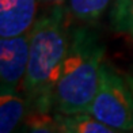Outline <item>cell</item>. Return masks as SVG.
I'll use <instances>...</instances> for the list:
<instances>
[{
	"instance_id": "6da1fadb",
	"label": "cell",
	"mask_w": 133,
	"mask_h": 133,
	"mask_svg": "<svg viewBox=\"0 0 133 133\" xmlns=\"http://www.w3.org/2000/svg\"><path fill=\"white\" fill-rule=\"evenodd\" d=\"M66 10L58 5L35 18L30 27V54L22 91L29 110H54V94L68 49Z\"/></svg>"
},
{
	"instance_id": "7a4b0ae2",
	"label": "cell",
	"mask_w": 133,
	"mask_h": 133,
	"mask_svg": "<svg viewBox=\"0 0 133 133\" xmlns=\"http://www.w3.org/2000/svg\"><path fill=\"white\" fill-rule=\"evenodd\" d=\"M105 45L92 25L69 29L68 49L54 94V111L75 114L88 111L95 96Z\"/></svg>"
},
{
	"instance_id": "3957f363",
	"label": "cell",
	"mask_w": 133,
	"mask_h": 133,
	"mask_svg": "<svg viewBox=\"0 0 133 133\" xmlns=\"http://www.w3.org/2000/svg\"><path fill=\"white\" fill-rule=\"evenodd\" d=\"M95 118L116 132H133V94L124 75L102 63L95 96L88 109Z\"/></svg>"
},
{
	"instance_id": "277c9868",
	"label": "cell",
	"mask_w": 133,
	"mask_h": 133,
	"mask_svg": "<svg viewBox=\"0 0 133 133\" xmlns=\"http://www.w3.org/2000/svg\"><path fill=\"white\" fill-rule=\"evenodd\" d=\"M30 54V30L0 38V88L18 90L25 79Z\"/></svg>"
},
{
	"instance_id": "5b68a950",
	"label": "cell",
	"mask_w": 133,
	"mask_h": 133,
	"mask_svg": "<svg viewBox=\"0 0 133 133\" xmlns=\"http://www.w3.org/2000/svg\"><path fill=\"white\" fill-rule=\"evenodd\" d=\"M37 7L38 0H0V38L29 31Z\"/></svg>"
},
{
	"instance_id": "8992f818",
	"label": "cell",
	"mask_w": 133,
	"mask_h": 133,
	"mask_svg": "<svg viewBox=\"0 0 133 133\" xmlns=\"http://www.w3.org/2000/svg\"><path fill=\"white\" fill-rule=\"evenodd\" d=\"M27 114V102L15 88H0V132L11 133Z\"/></svg>"
},
{
	"instance_id": "52a82bcc",
	"label": "cell",
	"mask_w": 133,
	"mask_h": 133,
	"mask_svg": "<svg viewBox=\"0 0 133 133\" xmlns=\"http://www.w3.org/2000/svg\"><path fill=\"white\" fill-rule=\"evenodd\" d=\"M58 132L63 133H114L113 128L101 122L91 113L83 111L75 114L56 113Z\"/></svg>"
},
{
	"instance_id": "ba28073f",
	"label": "cell",
	"mask_w": 133,
	"mask_h": 133,
	"mask_svg": "<svg viewBox=\"0 0 133 133\" xmlns=\"http://www.w3.org/2000/svg\"><path fill=\"white\" fill-rule=\"evenodd\" d=\"M116 0H66L68 14L80 23L94 25Z\"/></svg>"
},
{
	"instance_id": "9c48e42d",
	"label": "cell",
	"mask_w": 133,
	"mask_h": 133,
	"mask_svg": "<svg viewBox=\"0 0 133 133\" xmlns=\"http://www.w3.org/2000/svg\"><path fill=\"white\" fill-rule=\"evenodd\" d=\"M110 19L116 31L126 33L133 38V0H116L111 5Z\"/></svg>"
},
{
	"instance_id": "30bf717a",
	"label": "cell",
	"mask_w": 133,
	"mask_h": 133,
	"mask_svg": "<svg viewBox=\"0 0 133 133\" xmlns=\"http://www.w3.org/2000/svg\"><path fill=\"white\" fill-rule=\"evenodd\" d=\"M23 130L29 132H44L54 133L58 132V125L56 119V114L52 111H38L29 110L25 119H23Z\"/></svg>"
},
{
	"instance_id": "8fae6325",
	"label": "cell",
	"mask_w": 133,
	"mask_h": 133,
	"mask_svg": "<svg viewBox=\"0 0 133 133\" xmlns=\"http://www.w3.org/2000/svg\"><path fill=\"white\" fill-rule=\"evenodd\" d=\"M66 3V0H38V4L41 7H44L45 10H50L58 5H64Z\"/></svg>"
},
{
	"instance_id": "7c38bea8",
	"label": "cell",
	"mask_w": 133,
	"mask_h": 133,
	"mask_svg": "<svg viewBox=\"0 0 133 133\" xmlns=\"http://www.w3.org/2000/svg\"><path fill=\"white\" fill-rule=\"evenodd\" d=\"M124 76H125V79H126V82H128L129 87L132 90V94H133V64L130 65V68L128 69V72L124 74Z\"/></svg>"
}]
</instances>
